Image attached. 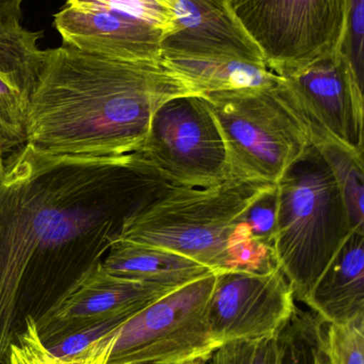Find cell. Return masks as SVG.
Segmentation results:
<instances>
[{
	"label": "cell",
	"instance_id": "28",
	"mask_svg": "<svg viewBox=\"0 0 364 364\" xmlns=\"http://www.w3.org/2000/svg\"><path fill=\"white\" fill-rule=\"evenodd\" d=\"M327 329L323 339L321 340L318 344V350L316 353V359H314V364H331V359H329L328 350H327Z\"/></svg>",
	"mask_w": 364,
	"mask_h": 364
},
{
	"label": "cell",
	"instance_id": "7",
	"mask_svg": "<svg viewBox=\"0 0 364 364\" xmlns=\"http://www.w3.org/2000/svg\"><path fill=\"white\" fill-rule=\"evenodd\" d=\"M267 68L282 77L338 47L348 32V0H229Z\"/></svg>",
	"mask_w": 364,
	"mask_h": 364
},
{
	"label": "cell",
	"instance_id": "22",
	"mask_svg": "<svg viewBox=\"0 0 364 364\" xmlns=\"http://www.w3.org/2000/svg\"><path fill=\"white\" fill-rule=\"evenodd\" d=\"M331 364H364V316L344 324H327Z\"/></svg>",
	"mask_w": 364,
	"mask_h": 364
},
{
	"label": "cell",
	"instance_id": "8",
	"mask_svg": "<svg viewBox=\"0 0 364 364\" xmlns=\"http://www.w3.org/2000/svg\"><path fill=\"white\" fill-rule=\"evenodd\" d=\"M53 26L62 44L125 61L162 58L175 29L171 0H66Z\"/></svg>",
	"mask_w": 364,
	"mask_h": 364
},
{
	"label": "cell",
	"instance_id": "13",
	"mask_svg": "<svg viewBox=\"0 0 364 364\" xmlns=\"http://www.w3.org/2000/svg\"><path fill=\"white\" fill-rule=\"evenodd\" d=\"M175 29L165 38L162 55H224L262 62L229 0H171Z\"/></svg>",
	"mask_w": 364,
	"mask_h": 364
},
{
	"label": "cell",
	"instance_id": "17",
	"mask_svg": "<svg viewBox=\"0 0 364 364\" xmlns=\"http://www.w3.org/2000/svg\"><path fill=\"white\" fill-rule=\"evenodd\" d=\"M162 60L198 95L245 87H267L280 80L266 64L224 55H162Z\"/></svg>",
	"mask_w": 364,
	"mask_h": 364
},
{
	"label": "cell",
	"instance_id": "11",
	"mask_svg": "<svg viewBox=\"0 0 364 364\" xmlns=\"http://www.w3.org/2000/svg\"><path fill=\"white\" fill-rule=\"evenodd\" d=\"M215 274L209 318L219 348L230 342L276 337L292 316L296 299L279 267L266 273Z\"/></svg>",
	"mask_w": 364,
	"mask_h": 364
},
{
	"label": "cell",
	"instance_id": "16",
	"mask_svg": "<svg viewBox=\"0 0 364 364\" xmlns=\"http://www.w3.org/2000/svg\"><path fill=\"white\" fill-rule=\"evenodd\" d=\"M103 269L118 277L182 288L213 271L171 250L121 239L102 260Z\"/></svg>",
	"mask_w": 364,
	"mask_h": 364
},
{
	"label": "cell",
	"instance_id": "4",
	"mask_svg": "<svg viewBox=\"0 0 364 364\" xmlns=\"http://www.w3.org/2000/svg\"><path fill=\"white\" fill-rule=\"evenodd\" d=\"M269 186L229 179L209 188L175 186L128 220L121 239L171 250L214 273L231 271L237 226Z\"/></svg>",
	"mask_w": 364,
	"mask_h": 364
},
{
	"label": "cell",
	"instance_id": "10",
	"mask_svg": "<svg viewBox=\"0 0 364 364\" xmlns=\"http://www.w3.org/2000/svg\"><path fill=\"white\" fill-rule=\"evenodd\" d=\"M280 78L310 138L329 136L363 151V87L342 47Z\"/></svg>",
	"mask_w": 364,
	"mask_h": 364
},
{
	"label": "cell",
	"instance_id": "30",
	"mask_svg": "<svg viewBox=\"0 0 364 364\" xmlns=\"http://www.w3.org/2000/svg\"><path fill=\"white\" fill-rule=\"evenodd\" d=\"M4 156H6V154H4V151H0V159H2V158L4 157Z\"/></svg>",
	"mask_w": 364,
	"mask_h": 364
},
{
	"label": "cell",
	"instance_id": "12",
	"mask_svg": "<svg viewBox=\"0 0 364 364\" xmlns=\"http://www.w3.org/2000/svg\"><path fill=\"white\" fill-rule=\"evenodd\" d=\"M100 263L83 284L38 327L43 346H51L105 318H134L147 306L177 290L154 282L111 275L103 269Z\"/></svg>",
	"mask_w": 364,
	"mask_h": 364
},
{
	"label": "cell",
	"instance_id": "3",
	"mask_svg": "<svg viewBox=\"0 0 364 364\" xmlns=\"http://www.w3.org/2000/svg\"><path fill=\"white\" fill-rule=\"evenodd\" d=\"M276 264L303 303L350 233L345 203L328 164L310 145L276 183Z\"/></svg>",
	"mask_w": 364,
	"mask_h": 364
},
{
	"label": "cell",
	"instance_id": "5",
	"mask_svg": "<svg viewBox=\"0 0 364 364\" xmlns=\"http://www.w3.org/2000/svg\"><path fill=\"white\" fill-rule=\"evenodd\" d=\"M201 97L224 139L229 179L276 184L311 145L309 130L280 80Z\"/></svg>",
	"mask_w": 364,
	"mask_h": 364
},
{
	"label": "cell",
	"instance_id": "1",
	"mask_svg": "<svg viewBox=\"0 0 364 364\" xmlns=\"http://www.w3.org/2000/svg\"><path fill=\"white\" fill-rule=\"evenodd\" d=\"M175 184L139 153L58 155L29 143L0 159V364L102 262L125 223Z\"/></svg>",
	"mask_w": 364,
	"mask_h": 364
},
{
	"label": "cell",
	"instance_id": "14",
	"mask_svg": "<svg viewBox=\"0 0 364 364\" xmlns=\"http://www.w3.org/2000/svg\"><path fill=\"white\" fill-rule=\"evenodd\" d=\"M42 31L21 25V14L0 15V123L25 127L30 97L46 50L38 46Z\"/></svg>",
	"mask_w": 364,
	"mask_h": 364
},
{
	"label": "cell",
	"instance_id": "26",
	"mask_svg": "<svg viewBox=\"0 0 364 364\" xmlns=\"http://www.w3.org/2000/svg\"><path fill=\"white\" fill-rule=\"evenodd\" d=\"M26 143L25 130L0 123V151L10 154Z\"/></svg>",
	"mask_w": 364,
	"mask_h": 364
},
{
	"label": "cell",
	"instance_id": "2",
	"mask_svg": "<svg viewBox=\"0 0 364 364\" xmlns=\"http://www.w3.org/2000/svg\"><path fill=\"white\" fill-rule=\"evenodd\" d=\"M198 95L162 58L110 59L68 45L47 49L26 119V142L58 155L136 153L156 111Z\"/></svg>",
	"mask_w": 364,
	"mask_h": 364
},
{
	"label": "cell",
	"instance_id": "19",
	"mask_svg": "<svg viewBox=\"0 0 364 364\" xmlns=\"http://www.w3.org/2000/svg\"><path fill=\"white\" fill-rule=\"evenodd\" d=\"M326 325L318 314L303 311L296 306L277 335L279 364H314L318 344L326 333Z\"/></svg>",
	"mask_w": 364,
	"mask_h": 364
},
{
	"label": "cell",
	"instance_id": "23",
	"mask_svg": "<svg viewBox=\"0 0 364 364\" xmlns=\"http://www.w3.org/2000/svg\"><path fill=\"white\" fill-rule=\"evenodd\" d=\"M277 218V186H267L246 210L244 223L258 243L274 250Z\"/></svg>",
	"mask_w": 364,
	"mask_h": 364
},
{
	"label": "cell",
	"instance_id": "15",
	"mask_svg": "<svg viewBox=\"0 0 364 364\" xmlns=\"http://www.w3.org/2000/svg\"><path fill=\"white\" fill-rule=\"evenodd\" d=\"M303 304L328 324L364 316V232H352Z\"/></svg>",
	"mask_w": 364,
	"mask_h": 364
},
{
	"label": "cell",
	"instance_id": "6",
	"mask_svg": "<svg viewBox=\"0 0 364 364\" xmlns=\"http://www.w3.org/2000/svg\"><path fill=\"white\" fill-rule=\"evenodd\" d=\"M212 273L141 310L113 333L106 364H183L219 348L212 335Z\"/></svg>",
	"mask_w": 364,
	"mask_h": 364
},
{
	"label": "cell",
	"instance_id": "27",
	"mask_svg": "<svg viewBox=\"0 0 364 364\" xmlns=\"http://www.w3.org/2000/svg\"><path fill=\"white\" fill-rule=\"evenodd\" d=\"M24 0H0V15L21 14Z\"/></svg>",
	"mask_w": 364,
	"mask_h": 364
},
{
	"label": "cell",
	"instance_id": "20",
	"mask_svg": "<svg viewBox=\"0 0 364 364\" xmlns=\"http://www.w3.org/2000/svg\"><path fill=\"white\" fill-rule=\"evenodd\" d=\"M111 340L113 336L109 340L103 338L74 358H58L43 346L36 323L30 321L26 331L11 344L6 364H106Z\"/></svg>",
	"mask_w": 364,
	"mask_h": 364
},
{
	"label": "cell",
	"instance_id": "25",
	"mask_svg": "<svg viewBox=\"0 0 364 364\" xmlns=\"http://www.w3.org/2000/svg\"><path fill=\"white\" fill-rule=\"evenodd\" d=\"M348 32L343 50L352 64L357 80L363 85V0H348Z\"/></svg>",
	"mask_w": 364,
	"mask_h": 364
},
{
	"label": "cell",
	"instance_id": "18",
	"mask_svg": "<svg viewBox=\"0 0 364 364\" xmlns=\"http://www.w3.org/2000/svg\"><path fill=\"white\" fill-rule=\"evenodd\" d=\"M311 144L320 151L339 184L350 228L354 232H364L363 151L328 136L312 138Z\"/></svg>",
	"mask_w": 364,
	"mask_h": 364
},
{
	"label": "cell",
	"instance_id": "24",
	"mask_svg": "<svg viewBox=\"0 0 364 364\" xmlns=\"http://www.w3.org/2000/svg\"><path fill=\"white\" fill-rule=\"evenodd\" d=\"M130 318L125 316L105 318L83 327L80 331L60 339L59 341L45 346L51 354L58 358L71 359L83 354L94 342L107 337L113 331L123 326Z\"/></svg>",
	"mask_w": 364,
	"mask_h": 364
},
{
	"label": "cell",
	"instance_id": "29",
	"mask_svg": "<svg viewBox=\"0 0 364 364\" xmlns=\"http://www.w3.org/2000/svg\"><path fill=\"white\" fill-rule=\"evenodd\" d=\"M207 359H209V358H207ZM207 359H205V358L196 359V360L189 361V363H183V364H207Z\"/></svg>",
	"mask_w": 364,
	"mask_h": 364
},
{
	"label": "cell",
	"instance_id": "21",
	"mask_svg": "<svg viewBox=\"0 0 364 364\" xmlns=\"http://www.w3.org/2000/svg\"><path fill=\"white\" fill-rule=\"evenodd\" d=\"M277 336L224 344L207 359V364H279Z\"/></svg>",
	"mask_w": 364,
	"mask_h": 364
},
{
	"label": "cell",
	"instance_id": "9",
	"mask_svg": "<svg viewBox=\"0 0 364 364\" xmlns=\"http://www.w3.org/2000/svg\"><path fill=\"white\" fill-rule=\"evenodd\" d=\"M137 153L175 186L209 188L229 181L224 139L201 95L165 102Z\"/></svg>",
	"mask_w": 364,
	"mask_h": 364
}]
</instances>
